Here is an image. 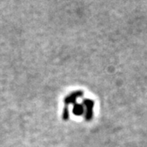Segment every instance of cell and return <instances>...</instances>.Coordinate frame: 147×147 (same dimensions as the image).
<instances>
[{"instance_id":"obj_1","label":"cell","mask_w":147,"mask_h":147,"mask_svg":"<svg viewBox=\"0 0 147 147\" xmlns=\"http://www.w3.org/2000/svg\"><path fill=\"white\" fill-rule=\"evenodd\" d=\"M82 105L84 107V119L86 121H91L93 118V108L94 102L91 99H84Z\"/></svg>"},{"instance_id":"obj_2","label":"cell","mask_w":147,"mask_h":147,"mask_svg":"<svg viewBox=\"0 0 147 147\" xmlns=\"http://www.w3.org/2000/svg\"><path fill=\"white\" fill-rule=\"evenodd\" d=\"M84 96V91L82 90H77V91H74L71 93H69V95L65 96L64 98V103L65 106H68L69 105H74L76 103V101L77 99L79 98H81Z\"/></svg>"},{"instance_id":"obj_3","label":"cell","mask_w":147,"mask_h":147,"mask_svg":"<svg viewBox=\"0 0 147 147\" xmlns=\"http://www.w3.org/2000/svg\"><path fill=\"white\" fill-rule=\"evenodd\" d=\"M72 112L76 116H80L84 114V107L82 104L80 103H75L73 105Z\"/></svg>"},{"instance_id":"obj_4","label":"cell","mask_w":147,"mask_h":147,"mask_svg":"<svg viewBox=\"0 0 147 147\" xmlns=\"http://www.w3.org/2000/svg\"><path fill=\"white\" fill-rule=\"evenodd\" d=\"M69 117V108L67 106H65V107L63 109V113H62V119L63 120L66 121L68 120Z\"/></svg>"}]
</instances>
